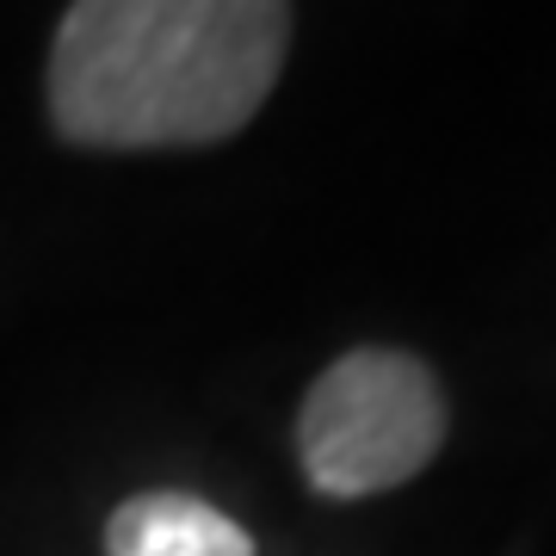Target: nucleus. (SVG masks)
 <instances>
[{"mask_svg":"<svg viewBox=\"0 0 556 556\" xmlns=\"http://www.w3.org/2000/svg\"><path fill=\"white\" fill-rule=\"evenodd\" d=\"M105 556H254V538L199 495H130L105 526Z\"/></svg>","mask_w":556,"mask_h":556,"instance_id":"nucleus-3","label":"nucleus"},{"mask_svg":"<svg viewBox=\"0 0 556 556\" xmlns=\"http://www.w3.org/2000/svg\"><path fill=\"white\" fill-rule=\"evenodd\" d=\"M445 445V390L415 353H340L303 396L298 457L309 489L334 501L383 495L420 477Z\"/></svg>","mask_w":556,"mask_h":556,"instance_id":"nucleus-2","label":"nucleus"},{"mask_svg":"<svg viewBox=\"0 0 556 556\" xmlns=\"http://www.w3.org/2000/svg\"><path fill=\"white\" fill-rule=\"evenodd\" d=\"M291 0H75L50 43V124L80 149H186L254 118Z\"/></svg>","mask_w":556,"mask_h":556,"instance_id":"nucleus-1","label":"nucleus"}]
</instances>
